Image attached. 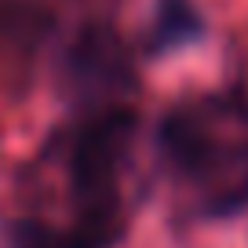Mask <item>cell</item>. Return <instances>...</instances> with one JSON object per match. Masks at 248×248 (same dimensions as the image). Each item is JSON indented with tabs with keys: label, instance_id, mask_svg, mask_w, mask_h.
<instances>
[{
	"label": "cell",
	"instance_id": "obj_1",
	"mask_svg": "<svg viewBox=\"0 0 248 248\" xmlns=\"http://www.w3.org/2000/svg\"><path fill=\"white\" fill-rule=\"evenodd\" d=\"M157 157L190 212H241L248 204V95L216 92L171 106L157 128Z\"/></svg>",
	"mask_w": 248,
	"mask_h": 248
},
{
	"label": "cell",
	"instance_id": "obj_2",
	"mask_svg": "<svg viewBox=\"0 0 248 248\" xmlns=\"http://www.w3.org/2000/svg\"><path fill=\"white\" fill-rule=\"evenodd\" d=\"M135 113L124 102L92 106L62 142V183L70 223H59L88 248H109L128 226V175Z\"/></svg>",
	"mask_w": 248,
	"mask_h": 248
},
{
	"label": "cell",
	"instance_id": "obj_3",
	"mask_svg": "<svg viewBox=\"0 0 248 248\" xmlns=\"http://www.w3.org/2000/svg\"><path fill=\"white\" fill-rule=\"evenodd\" d=\"M40 30H44V15L22 0H11V4H0V51L4 47H22V55L37 44Z\"/></svg>",
	"mask_w": 248,
	"mask_h": 248
},
{
	"label": "cell",
	"instance_id": "obj_4",
	"mask_svg": "<svg viewBox=\"0 0 248 248\" xmlns=\"http://www.w3.org/2000/svg\"><path fill=\"white\" fill-rule=\"evenodd\" d=\"M197 33H201V18H197L190 0H161V8H157V30H154L157 47H175L183 40H194Z\"/></svg>",
	"mask_w": 248,
	"mask_h": 248
},
{
	"label": "cell",
	"instance_id": "obj_5",
	"mask_svg": "<svg viewBox=\"0 0 248 248\" xmlns=\"http://www.w3.org/2000/svg\"><path fill=\"white\" fill-rule=\"evenodd\" d=\"M8 237H11V248H88L66 226L51 223V219H40V216H22L11 226Z\"/></svg>",
	"mask_w": 248,
	"mask_h": 248
}]
</instances>
